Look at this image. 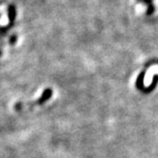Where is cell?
I'll use <instances>...</instances> for the list:
<instances>
[{
	"mask_svg": "<svg viewBox=\"0 0 158 158\" xmlns=\"http://www.w3.org/2000/svg\"><path fill=\"white\" fill-rule=\"evenodd\" d=\"M155 73H158V65L152 66L151 69L148 72H147L146 76L144 78V85H145V87H148V86L151 85L152 80V76Z\"/></svg>",
	"mask_w": 158,
	"mask_h": 158,
	"instance_id": "1",
	"label": "cell"
}]
</instances>
